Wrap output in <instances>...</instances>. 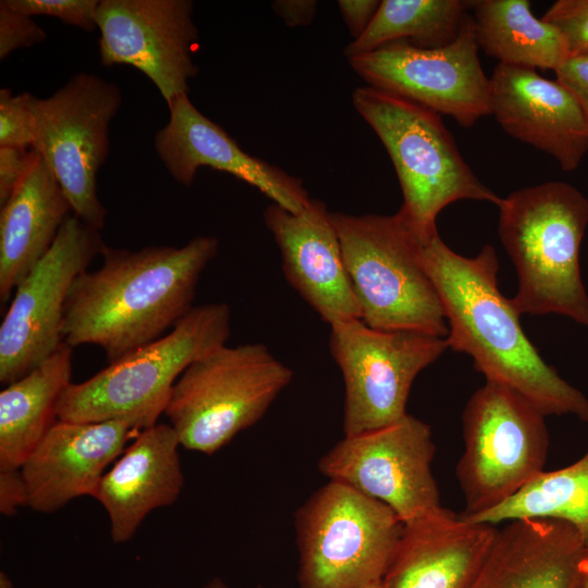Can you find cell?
Here are the masks:
<instances>
[{"instance_id":"cell-1","label":"cell","mask_w":588,"mask_h":588,"mask_svg":"<svg viewBox=\"0 0 588 588\" xmlns=\"http://www.w3.org/2000/svg\"><path fill=\"white\" fill-rule=\"evenodd\" d=\"M218 247L213 236L181 247L105 245L101 266L83 271L70 289L63 342L96 345L111 364L163 336L194 307L199 279Z\"/></svg>"},{"instance_id":"cell-2","label":"cell","mask_w":588,"mask_h":588,"mask_svg":"<svg viewBox=\"0 0 588 588\" xmlns=\"http://www.w3.org/2000/svg\"><path fill=\"white\" fill-rule=\"evenodd\" d=\"M420 259L444 311L449 348L469 355L487 381L514 390L544 416L588 421V397L543 360L525 334L513 299L501 293L491 245L465 257L437 234L422 245Z\"/></svg>"},{"instance_id":"cell-3","label":"cell","mask_w":588,"mask_h":588,"mask_svg":"<svg viewBox=\"0 0 588 588\" xmlns=\"http://www.w3.org/2000/svg\"><path fill=\"white\" fill-rule=\"evenodd\" d=\"M498 233L513 261L520 314L565 316L588 326V294L579 250L588 199L575 186L550 181L502 197Z\"/></svg>"},{"instance_id":"cell-4","label":"cell","mask_w":588,"mask_h":588,"mask_svg":"<svg viewBox=\"0 0 588 588\" xmlns=\"http://www.w3.org/2000/svg\"><path fill=\"white\" fill-rule=\"evenodd\" d=\"M230 321L231 309L225 303L194 306L168 334L109 364L83 382H71L58 402L57 419L120 420L143 430L156 425L184 370L225 345Z\"/></svg>"},{"instance_id":"cell-5","label":"cell","mask_w":588,"mask_h":588,"mask_svg":"<svg viewBox=\"0 0 588 588\" xmlns=\"http://www.w3.org/2000/svg\"><path fill=\"white\" fill-rule=\"evenodd\" d=\"M352 102L385 147L403 194L399 211L424 244L439 234L437 217L450 204L462 199L501 204L502 197L483 185L464 160L439 113L370 86L356 88Z\"/></svg>"},{"instance_id":"cell-6","label":"cell","mask_w":588,"mask_h":588,"mask_svg":"<svg viewBox=\"0 0 588 588\" xmlns=\"http://www.w3.org/2000/svg\"><path fill=\"white\" fill-rule=\"evenodd\" d=\"M331 217L362 321L377 330L446 338L444 311L420 259L424 243L400 211Z\"/></svg>"},{"instance_id":"cell-7","label":"cell","mask_w":588,"mask_h":588,"mask_svg":"<svg viewBox=\"0 0 588 588\" xmlns=\"http://www.w3.org/2000/svg\"><path fill=\"white\" fill-rule=\"evenodd\" d=\"M292 378L264 343L222 345L184 370L164 415L181 446L213 454L259 421Z\"/></svg>"},{"instance_id":"cell-8","label":"cell","mask_w":588,"mask_h":588,"mask_svg":"<svg viewBox=\"0 0 588 588\" xmlns=\"http://www.w3.org/2000/svg\"><path fill=\"white\" fill-rule=\"evenodd\" d=\"M301 588H371L383 581L404 524L385 504L339 481L295 514Z\"/></svg>"},{"instance_id":"cell-9","label":"cell","mask_w":588,"mask_h":588,"mask_svg":"<svg viewBox=\"0 0 588 588\" xmlns=\"http://www.w3.org/2000/svg\"><path fill=\"white\" fill-rule=\"evenodd\" d=\"M544 415L514 390L487 381L462 414L465 449L456 466L462 517L505 502L544 470L549 432Z\"/></svg>"},{"instance_id":"cell-10","label":"cell","mask_w":588,"mask_h":588,"mask_svg":"<svg viewBox=\"0 0 588 588\" xmlns=\"http://www.w3.org/2000/svg\"><path fill=\"white\" fill-rule=\"evenodd\" d=\"M122 103L119 86L81 72L47 98L29 94L35 150L68 197L72 211L101 231L107 209L97 173L109 155V126Z\"/></svg>"},{"instance_id":"cell-11","label":"cell","mask_w":588,"mask_h":588,"mask_svg":"<svg viewBox=\"0 0 588 588\" xmlns=\"http://www.w3.org/2000/svg\"><path fill=\"white\" fill-rule=\"evenodd\" d=\"M330 328V352L344 382V436L404 418L415 378L449 348L445 338L377 330L360 319Z\"/></svg>"},{"instance_id":"cell-12","label":"cell","mask_w":588,"mask_h":588,"mask_svg":"<svg viewBox=\"0 0 588 588\" xmlns=\"http://www.w3.org/2000/svg\"><path fill=\"white\" fill-rule=\"evenodd\" d=\"M434 453L430 426L407 414L392 425L344 436L318 469L385 504L405 525L444 509L431 473Z\"/></svg>"},{"instance_id":"cell-13","label":"cell","mask_w":588,"mask_h":588,"mask_svg":"<svg viewBox=\"0 0 588 588\" xmlns=\"http://www.w3.org/2000/svg\"><path fill=\"white\" fill-rule=\"evenodd\" d=\"M103 246L99 230L74 213L68 217L49 252L15 289L2 319V384L30 372L63 343L61 329L70 289Z\"/></svg>"},{"instance_id":"cell-14","label":"cell","mask_w":588,"mask_h":588,"mask_svg":"<svg viewBox=\"0 0 588 588\" xmlns=\"http://www.w3.org/2000/svg\"><path fill=\"white\" fill-rule=\"evenodd\" d=\"M473 17L448 46L422 49L405 40L347 59L370 87L453 118L464 127L491 114L490 78L481 68Z\"/></svg>"},{"instance_id":"cell-15","label":"cell","mask_w":588,"mask_h":588,"mask_svg":"<svg viewBox=\"0 0 588 588\" xmlns=\"http://www.w3.org/2000/svg\"><path fill=\"white\" fill-rule=\"evenodd\" d=\"M193 8L189 0H100L96 23L101 65L137 69L169 106L187 94L198 73Z\"/></svg>"},{"instance_id":"cell-16","label":"cell","mask_w":588,"mask_h":588,"mask_svg":"<svg viewBox=\"0 0 588 588\" xmlns=\"http://www.w3.org/2000/svg\"><path fill=\"white\" fill-rule=\"evenodd\" d=\"M168 123L154 138L155 149L170 175L189 187L203 166L234 175L255 186L284 209L303 211L311 198L301 179L245 152L217 123L205 117L187 94L169 106Z\"/></svg>"},{"instance_id":"cell-17","label":"cell","mask_w":588,"mask_h":588,"mask_svg":"<svg viewBox=\"0 0 588 588\" xmlns=\"http://www.w3.org/2000/svg\"><path fill=\"white\" fill-rule=\"evenodd\" d=\"M264 221L279 247L286 281L330 326L360 319L357 298L344 265L331 211L311 198L294 213L271 204Z\"/></svg>"},{"instance_id":"cell-18","label":"cell","mask_w":588,"mask_h":588,"mask_svg":"<svg viewBox=\"0 0 588 588\" xmlns=\"http://www.w3.org/2000/svg\"><path fill=\"white\" fill-rule=\"evenodd\" d=\"M491 114L512 137L574 171L588 152V119L573 93L537 70L498 63L490 77Z\"/></svg>"},{"instance_id":"cell-19","label":"cell","mask_w":588,"mask_h":588,"mask_svg":"<svg viewBox=\"0 0 588 588\" xmlns=\"http://www.w3.org/2000/svg\"><path fill=\"white\" fill-rule=\"evenodd\" d=\"M132 430L120 420L57 419L20 467L27 506L51 514L76 498H95L107 467L122 454Z\"/></svg>"},{"instance_id":"cell-20","label":"cell","mask_w":588,"mask_h":588,"mask_svg":"<svg viewBox=\"0 0 588 588\" xmlns=\"http://www.w3.org/2000/svg\"><path fill=\"white\" fill-rule=\"evenodd\" d=\"M497 534L445 507L405 524L383 588H470Z\"/></svg>"},{"instance_id":"cell-21","label":"cell","mask_w":588,"mask_h":588,"mask_svg":"<svg viewBox=\"0 0 588 588\" xmlns=\"http://www.w3.org/2000/svg\"><path fill=\"white\" fill-rule=\"evenodd\" d=\"M180 439L170 424L144 429L103 475L95 499L110 522L111 539L128 541L154 510L172 505L184 476Z\"/></svg>"},{"instance_id":"cell-22","label":"cell","mask_w":588,"mask_h":588,"mask_svg":"<svg viewBox=\"0 0 588 588\" xmlns=\"http://www.w3.org/2000/svg\"><path fill=\"white\" fill-rule=\"evenodd\" d=\"M587 547L555 519L506 523L470 588H580Z\"/></svg>"},{"instance_id":"cell-23","label":"cell","mask_w":588,"mask_h":588,"mask_svg":"<svg viewBox=\"0 0 588 588\" xmlns=\"http://www.w3.org/2000/svg\"><path fill=\"white\" fill-rule=\"evenodd\" d=\"M71 204L42 158L33 150L29 167L0 211V301L45 257Z\"/></svg>"},{"instance_id":"cell-24","label":"cell","mask_w":588,"mask_h":588,"mask_svg":"<svg viewBox=\"0 0 588 588\" xmlns=\"http://www.w3.org/2000/svg\"><path fill=\"white\" fill-rule=\"evenodd\" d=\"M72 350L66 343L0 393V469H20L57 421L60 396L71 383Z\"/></svg>"},{"instance_id":"cell-25","label":"cell","mask_w":588,"mask_h":588,"mask_svg":"<svg viewBox=\"0 0 588 588\" xmlns=\"http://www.w3.org/2000/svg\"><path fill=\"white\" fill-rule=\"evenodd\" d=\"M471 8L478 47L499 63L555 72L569 58L561 32L537 19L528 0H478Z\"/></svg>"},{"instance_id":"cell-26","label":"cell","mask_w":588,"mask_h":588,"mask_svg":"<svg viewBox=\"0 0 588 588\" xmlns=\"http://www.w3.org/2000/svg\"><path fill=\"white\" fill-rule=\"evenodd\" d=\"M473 1L382 0L366 32L344 49L347 59L396 40L434 49L453 42Z\"/></svg>"},{"instance_id":"cell-27","label":"cell","mask_w":588,"mask_h":588,"mask_svg":"<svg viewBox=\"0 0 588 588\" xmlns=\"http://www.w3.org/2000/svg\"><path fill=\"white\" fill-rule=\"evenodd\" d=\"M462 518L491 525L523 518L555 519L572 526L588 548V448L571 465L543 470L500 505Z\"/></svg>"},{"instance_id":"cell-28","label":"cell","mask_w":588,"mask_h":588,"mask_svg":"<svg viewBox=\"0 0 588 588\" xmlns=\"http://www.w3.org/2000/svg\"><path fill=\"white\" fill-rule=\"evenodd\" d=\"M13 10L30 17H57L86 32L97 28L96 13L100 0H4Z\"/></svg>"},{"instance_id":"cell-29","label":"cell","mask_w":588,"mask_h":588,"mask_svg":"<svg viewBox=\"0 0 588 588\" xmlns=\"http://www.w3.org/2000/svg\"><path fill=\"white\" fill-rule=\"evenodd\" d=\"M28 96V93L13 95L8 88L0 89V147H33V117Z\"/></svg>"},{"instance_id":"cell-30","label":"cell","mask_w":588,"mask_h":588,"mask_svg":"<svg viewBox=\"0 0 588 588\" xmlns=\"http://www.w3.org/2000/svg\"><path fill=\"white\" fill-rule=\"evenodd\" d=\"M541 19L561 32L569 57L588 54V0H558Z\"/></svg>"},{"instance_id":"cell-31","label":"cell","mask_w":588,"mask_h":588,"mask_svg":"<svg viewBox=\"0 0 588 588\" xmlns=\"http://www.w3.org/2000/svg\"><path fill=\"white\" fill-rule=\"evenodd\" d=\"M45 30L33 17L13 10L4 0L0 1V59L15 50L29 48L45 41Z\"/></svg>"},{"instance_id":"cell-32","label":"cell","mask_w":588,"mask_h":588,"mask_svg":"<svg viewBox=\"0 0 588 588\" xmlns=\"http://www.w3.org/2000/svg\"><path fill=\"white\" fill-rule=\"evenodd\" d=\"M33 157V149L0 147V205L12 195L25 175Z\"/></svg>"},{"instance_id":"cell-33","label":"cell","mask_w":588,"mask_h":588,"mask_svg":"<svg viewBox=\"0 0 588 588\" xmlns=\"http://www.w3.org/2000/svg\"><path fill=\"white\" fill-rule=\"evenodd\" d=\"M555 74L556 79L577 98L588 119V54L569 57Z\"/></svg>"},{"instance_id":"cell-34","label":"cell","mask_w":588,"mask_h":588,"mask_svg":"<svg viewBox=\"0 0 588 588\" xmlns=\"http://www.w3.org/2000/svg\"><path fill=\"white\" fill-rule=\"evenodd\" d=\"M27 503V489L21 470L0 469V513L13 516Z\"/></svg>"},{"instance_id":"cell-35","label":"cell","mask_w":588,"mask_h":588,"mask_svg":"<svg viewBox=\"0 0 588 588\" xmlns=\"http://www.w3.org/2000/svg\"><path fill=\"white\" fill-rule=\"evenodd\" d=\"M381 1L378 0H339L338 7L350 34L360 37L378 12Z\"/></svg>"},{"instance_id":"cell-36","label":"cell","mask_w":588,"mask_h":588,"mask_svg":"<svg viewBox=\"0 0 588 588\" xmlns=\"http://www.w3.org/2000/svg\"><path fill=\"white\" fill-rule=\"evenodd\" d=\"M274 13L289 27L309 25L316 14L315 0H277L271 4Z\"/></svg>"},{"instance_id":"cell-37","label":"cell","mask_w":588,"mask_h":588,"mask_svg":"<svg viewBox=\"0 0 588 588\" xmlns=\"http://www.w3.org/2000/svg\"><path fill=\"white\" fill-rule=\"evenodd\" d=\"M0 588H14L11 578L3 571L0 572Z\"/></svg>"},{"instance_id":"cell-38","label":"cell","mask_w":588,"mask_h":588,"mask_svg":"<svg viewBox=\"0 0 588 588\" xmlns=\"http://www.w3.org/2000/svg\"><path fill=\"white\" fill-rule=\"evenodd\" d=\"M580 588H588V548L586 552Z\"/></svg>"},{"instance_id":"cell-39","label":"cell","mask_w":588,"mask_h":588,"mask_svg":"<svg viewBox=\"0 0 588 588\" xmlns=\"http://www.w3.org/2000/svg\"><path fill=\"white\" fill-rule=\"evenodd\" d=\"M204 588H230L222 579L213 578Z\"/></svg>"},{"instance_id":"cell-40","label":"cell","mask_w":588,"mask_h":588,"mask_svg":"<svg viewBox=\"0 0 588 588\" xmlns=\"http://www.w3.org/2000/svg\"><path fill=\"white\" fill-rule=\"evenodd\" d=\"M371 588H383V585H382V583H381V584H379V585H377V586H373V587H371Z\"/></svg>"}]
</instances>
